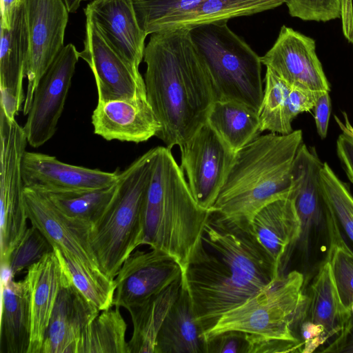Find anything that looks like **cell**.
Here are the masks:
<instances>
[{
  "mask_svg": "<svg viewBox=\"0 0 353 353\" xmlns=\"http://www.w3.org/2000/svg\"><path fill=\"white\" fill-rule=\"evenodd\" d=\"M350 312H351L352 315L353 316V303L350 307Z\"/></svg>",
  "mask_w": 353,
  "mask_h": 353,
  "instance_id": "47",
  "label": "cell"
},
{
  "mask_svg": "<svg viewBox=\"0 0 353 353\" xmlns=\"http://www.w3.org/2000/svg\"><path fill=\"white\" fill-rule=\"evenodd\" d=\"M54 250L45 235L36 227L28 228L10 256L8 270L12 276L41 260Z\"/></svg>",
  "mask_w": 353,
  "mask_h": 353,
  "instance_id": "36",
  "label": "cell"
},
{
  "mask_svg": "<svg viewBox=\"0 0 353 353\" xmlns=\"http://www.w3.org/2000/svg\"><path fill=\"white\" fill-rule=\"evenodd\" d=\"M181 285L182 276L161 292L128 309L133 324L129 353H154L157 335Z\"/></svg>",
  "mask_w": 353,
  "mask_h": 353,
  "instance_id": "27",
  "label": "cell"
},
{
  "mask_svg": "<svg viewBox=\"0 0 353 353\" xmlns=\"http://www.w3.org/2000/svg\"><path fill=\"white\" fill-rule=\"evenodd\" d=\"M182 279L204 335L223 314L264 288L245 254L224 248L214 250L201 236L188 257Z\"/></svg>",
  "mask_w": 353,
  "mask_h": 353,
  "instance_id": "4",
  "label": "cell"
},
{
  "mask_svg": "<svg viewBox=\"0 0 353 353\" xmlns=\"http://www.w3.org/2000/svg\"><path fill=\"white\" fill-rule=\"evenodd\" d=\"M205 0H132L141 28L147 34L175 30Z\"/></svg>",
  "mask_w": 353,
  "mask_h": 353,
  "instance_id": "33",
  "label": "cell"
},
{
  "mask_svg": "<svg viewBox=\"0 0 353 353\" xmlns=\"http://www.w3.org/2000/svg\"><path fill=\"white\" fill-rule=\"evenodd\" d=\"M329 92H322L314 107L316 131L322 139L327 137L331 114V100Z\"/></svg>",
  "mask_w": 353,
  "mask_h": 353,
  "instance_id": "40",
  "label": "cell"
},
{
  "mask_svg": "<svg viewBox=\"0 0 353 353\" xmlns=\"http://www.w3.org/2000/svg\"><path fill=\"white\" fill-rule=\"evenodd\" d=\"M60 264L72 283L99 311L113 306L114 279L88 267L67 252L54 248Z\"/></svg>",
  "mask_w": 353,
  "mask_h": 353,
  "instance_id": "30",
  "label": "cell"
},
{
  "mask_svg": "<svg viewBox=\"0 0 353 353\" xmlns=\"http://www.w3.org/2000/svg\"><path fill=\"white\" fill-rule=\"evenodd\" d=\"M30 54V37L26 5L20 0L10 26L1 28L0 107L12 117L23 110L26 100L23 81Z\"/></svg>",
  "mask_w": 353,
  "mask_h": 353,
  "instance_id": "17",
  "label": "cell"
},
{
  "mask_svg": "<svg viewBox=\"0 0 353 353\" xmlns=\"http://www.w3.org/2000/svg\"><path fill=\"white\" fill-rule=\"evenodd\" d=\"M67 9L70 13H75L79 8L81 0H63Z\"/></svg>",
  "mask_w": 353,
  "mask_h": 353,
  "instance_id": "46",
  "label": "cell"
},
{
  "mask_svg": "<svg viewBox=\"0 0 353 353\" xmlns=\"http://www.w3.org/2000/svg\"><path fill=\"white\" fill-rule=\"evenodd\" d=\"M154 353H206V340L183 281L157 335Z\"/></svg>",
  "mask_w": 353,
  "mask_h": 353,
  "instance_id": "25",
  "label": "cell"
},
{
  "mask_svg": "<svg viewBox=\"0 0 353 353\" xmlns=\"http://www.w3.org/2000/svg\"><path fill=\"white\" fill-rule=\"evenodd\" d=\"M290 85L316 91H330V85L316 52L315 41L292 28L282 26L273 46L261 57Z\"/></svg>",
  "mask_w": 353,
  "mask_h": 353,
  "instance_id": "14",
  "label": "cell"
},
{
  "mask_svg": "<svg viewBox=\"0 0 353 353\" xmlns=\"http://www.w3.org/2000/svg\"><path fill=\"white\" fill-rule=\"evenodd\" d=\"M323 165L314 147L303 143L300 145L292 170L290 195L301 222V231L298 243L303 249L308 245L312 230L325 221L327 206L321 184Z\"/></svg>",
  "mask_w": 353,
  "mask_h": 353,
  "instance_id": "21",
  "label": "cell"
},
{
  "mask_svg": "<svg viewBox=\"0 0 353 353\" xmlns=\"http://www.w3.org/2000/svg\"><path fill=\"white\" fill-rule=\"evenodd\" d=\"M220 21L190 29L217 100L235 101L259 112L263 95L261 57Z\"/></svg>",
  "mask_w": 353,
  "mask_h": 353,
  "instance_id": "6",
  "label": "cell"
},
{
  "mask_svg": "<svg viewBox=\"0 0 353 353\" xmlns=\"http://www.w3.org/2000/svg\"><path fill=\"white\" fill-rule=\"evenodd\" d=\"M182 273L176 260L165 252L137 250L124 261L116 276L113 305L128 310L139 305L165 290Z\"/></svg>",
  "mask_w": 353,
  "mask_h": 353,
  "instance_id": "13",
  "label": "cell"
},
{
  "mask_svg": "<svg viewBox=\"0 0 353 353\" xmlns=\"http://www.w3.org/2000/svg\"><path fill=\"white\" fill-rule=\"evenodd\" d=\"M206 123L235 153L261 132L258 112L235 101H215Z\"/></svg>",
  "mask_w": 353,
  "mask_h": 353,
  "instance_id": "28",
  "label": "cell"
},
{
  "mask_svg": "<svg viewBox=\"0 0 353 353\" xmlns=\"http://www.w3.org/2000/svg\"><path fill=\"white\" fill-rule=\"evenodd\" d=\"M179 147L180 167L194 199L202 208L212 210L236 153L207 123Z\"/></svg>",
  "mask_w": 353,
  "mask_h": 353,
  "instance_id": "9",
  "label": "cell"
},
{
  "mask_svg": "<svg viewBox=\"0 0 353 353\" xmlns=\"http://www.w3.org/2000/svg\"><path fill=\"white\" fill-rule=\"evenodd\" d=\"M336 154L348 179L353 183V139L341 134L336 140Z\"/></svg>",
  "mask_w": 353,
  "mask_h": 353,
  "instance_id": "41",
  "label": "cell"
},
{
  "mask_svg": "<svg viewBox=\"0 0 353 353\" xmlns=\"http://www.w3.org/2000/svg\"><path fill=\"white\" fill-rule=\"evenodd\" d=\"M119 170L112 172L70 165L46 154L25 151L21 174L26 188L43 193H68L101 189L114 184Z\"/></svg>",
  "mask_w": 353,
  "mask_h": 353,
  "instance_id": "15",
  "label": "cell"
},
{
  "mask_svg": "<svg viewBox=\"0 0 353 353\" xmlns=\"http://www.w3.org/2000/svg\"><path fill=\"white\" fill-rule=\"evenodd\" d=\"M19 0H1V28H8L14 10Z\"/></svg>",
  "mask_w": 353,
  "mask_h": 353,
  "instance_id": "44",
  "label": "cell"
},
{
  "mask_svg": "<svg viewBox=\"0 0 353 353\" xmlns=\"http://www.w3.org/2000/svg\"><path fill=\"white\" fill-rule=\"evenodd\" d=\"M63 270L54 250L28 268L31 336L28 353H40L46 331L61 285Z\"/></svg>",
  "mask_w": 353,
  "mask_h": 353,
  "instance_id": "22",
  "label": "cell"
},
{
  "mask_svg": "<svg viewBox=\"0 0 353 353\" xmlns=\"http://www.w3.org/2000/svg\"><path fill=\"white\" fill-rule=\"evenodd\" d=\"M303 139L301 130L288 134L270 132L239 150L212 210L250 223L265 205L289 196L292 166Z\"/></svg>",
  "mask_w": 353,
  "mask_h": 353,
  "instance_id": "2",
  "label": "cell"
},
{
  "mask_svg": "<svg viewBox=\"0 0 353 353\" xmlns=\"http://www.w3.org/2000/svg\"><path fill=\"white\" fill-rule=\"evenodd\" d=\"M155 148L119 172L112 201L90 228V243L99 269L114 279L124 261L145 237L144 203Z\"/></svg>",
  "mask_w": 353,
  "mask_h": 353,
  "instance_id": "5",
  "label": "cell"
},
{
  "mask_svg": "<svg viewBox=\"0 0 353 353\" xmlns=\"http://www.w3.org/2000/svg\"><path fill=\"white\" fill-rule=\"evenodd\" d=\"M143 61L147 99L161 125L156 137L171 150L206 123L216 94L190 29L151 34Z\"/></svg>",
  "mask_w": 353,
  "mask_h": 353,
  "instance_id": "1",
  "label": "cell"
},
{
  "mask_svg": "<svg viewBox=\"0 0 353 353\" xmlns=\"http://www.w3.org/2000/svg\"><path fill=\"white\" fill-rule=\"evenodd\" d=\"M24 199L32 225L45 235L54 248L67 252L83 264L100 270L90 243V225L67 216L46 194L36 190L25 187Z\"/></svg>",
  "mask_w": 353,
  "mask_h": 353,
  "instance_id": "16",
  "label": "cell"
},
{
  "mask_svg": "<svg viewBox=\"0 0 353 353\" xmlns=\"http://www.w3.org/2000/svg\"><path fill=\"white\" fill-rule=\"evenodd\" d=\"M79 57L94 74L98 102L145 98L144 79L107 41L97 24L85 17L83 48Z\"/></svg>",
  "mask_w": 353,
  "mask_h": 353,
  "instance_id": "12",
  "label": "cell"
},
{
  "mask_svg": "<svg viewBox=\"0 0 353 353\" xmlns=\"http://www.w3.org/2000/svg\"><path fill=\"white\" fill-rule=\"evenodd\" d=\"M325 223L328 236L325 260L330 263L341 301L350 311L353 303V251L342 238L339 224L328 208Z\"/></svg>",
  "mask_w": 353,
  "mask_h": 353,
  "instance_id": "32",
  "label": "cell"
},
{
  "mask_svg": "<svg viewBox=\"0 0 353 353\" xmlns=\"http://www.w3.org/2000/svg\"><path fill=\"white\" fill-rule=\"evenodd\" d=\"M252 232L280 268L287 251L301 235V222L291 195L262 208L250 223Z\"/></svg>",
  "mask_w": 353,
  "mask_h": 353,
  "instance_id": "23",
  "label": "cell"
},
{
  "mask_svg": "<svg viewBox=\"0 0 353 353\" xmlns=\"http://www.w3.org/2000/svg\"><path fill=\"white\" fill-rule=\"evenodd\" d=\"M79 58V52L68 43L40 79L23 126L31 147L43 145L55 134Z\"/></svg>",
  "mask_w": 353,
  "mask_h": 353,
  "instance_id": "10",
  "label": "cell"
},
{
  "mask_svg": "<svg viewBox=\"0 0 353 353\" xmlns=\"http://www.w3.org/2000/svg\"><path fill=\"white\" fill-rule=\"evenodd\" d=\"M98 314L83 329L76 353H129L127 324L119 307Z\"/></svg>",
  "mask_w": 353,
  "mask_h": 353,
  "instance_id": "29",
  "label": "cell"
},
{
  "mask_svg": "<svg viewBox=\"0 0 353 353\" xmlns=\"http://www.w3.org/2000/svg\"><path fill=\"white\" fill-rule=\"evenodd\" d=\"M323 91L291 85L288 95L290 114L292 120L297 115L314 109L316 102Z\"/></svg>",
  "mask_w": 353,
  "mask_h": 353,
  "instance_id": "39",
  "label": "cell"
},
{
  "mask_svg": "<svg viewBox=\"0 0 353 353\" xmlns=\"http://www.w3.org/2000/svg\"><path fill=\"white\" fill-rule=\"evenodd\" d=\"M340 17L343 33L345 39L353 43V6L352 0H341Z\"/></svg>",
  "mask_w": 353,
  "mask_h": 353,
  "instance_id": "43",
  "label": "cell"
},
{
  "mask_svg": "<svg viewBox=\"0 0 353 353\" xmlns=\"http://www.w3.org/2000/svg\"><path fill=\"white\" fill-rule=\"evenodd\" d=\"M323 352H353V316L344 329Z\"/></svg>",
  "mask_w": 353,
  "mask_h": 353,
  "instance_id": "42",
  "label": "cell"
},
{
  "mask_svg": "<svg viewBox=\"0 0 353 353\" xmlns=\"http://www.w3.org/2000/svg\"><path fill=\"white\" fill-rule=\"evenodd\" d=\"M351 316L341 301L330 263L325 260L310 285L301 319L321 329L326 342L344 329Z\"/></svg>",
  "mask_w": 353,
  "mask_h": 353,
  "instance_id": "26",
  "label": "cell"
},
{
  "mask_svg": "<svg viewBox=\"0 0 353 353\" xmlns=\"http://www.w3.org/2000/svg\"><path fill=\"white\" fill-rule=\"evenodd\" d=\"M118 186L117 181L114 184L101 189L44 194L63 213L92 226L99 219L112 201Z\"/></svg>",
  "mask_w": 353,
  "mask_h": 353,
  "instance_id": "34",
  "label": "cell"
},
{
  "mask_svg": "<svg viewBox=\"0 0 353 353\" xmlns=\"http://www.w3.org/2000/svg\"><path fill=\"white\" fill-rule=\"evenodd\" d=\"M20 1V0H19Z\"/></svg>",
  "mask_w": 353,
  "mask_h": 353,
  "instance_id": "49",
  "label": "cell"
},
{
  "mask_svg": "<svg viewBox=\"0 0 353 353\" xmlns=\"http://www.w3.org/2000/svg\"><path fill=\"white\" fill-rule=\"evenodd\" d=\"M323 196L330 211L353 243V195L327 162L321 173Z\"/></svg>",
  "mask_w": 353,
  "mask_h": 353,
  "instance_id": "35",
  "label": "cell"
},
{
  "mask_svg": "<svg viewBox=\"0 0 353 353\" xmlns=\"http://www.w3.org/2000/svg\"><path fill=\"white\" fill-rule=\"evenodd\" d=\"M99 312L74 286L63 270L61 288L40 353H76L83 329Z\"/></svg>",
  "mask_w": 353,
  "mask_h": 353,
  "instance_id": "18",
  "label": "cell"
},
{
  "mask_svg": "<svg viewBox=\"0 0 353 353\" xmlns=\"http://www.w3.org/2000/svg\"><path fill=\"white\" fill-rule=\"evenodd\" d=\"M28 144L23 128L0 108V259L8 269L11 252L27 230L21 161Z\"/></svg>",
  "mask_w": 353,
  "mask_h": 353,
  "instance_id": "8",
  "label": "cell"
},
{
  "mask_svg": "<svg viewBox=\"0 0 353 353\" xmlns=\"http://www.w3.org/2000/svg\"><path fill=\"white\" fill-rule=\"evenodd\" d=\"M265 87L258 112L261 132L288 134L293 130L288 95L291 85L270 68H266Z\"/></svg>",
  "mask_w": 353,
  "mask_h": 353,
  "instance_id": "31",
  "label": "cell"
},
{
  "mask_svg": "<svg viewBox=\"0 0 353 353\" xmlns=\"http://www.w3.org/2000/svg\"><path fill=\"white\" fill-rule=\"evenodd\" d=\"M288 12L303 21L327 22L340 18L341 0H287Z\"/></svg>",
  "mask_w": 353,
  "mask_h": 353,
  "instance_id": "37",
  "label": "cell"
},
{
  "mask_svg": "<svg viewBox=\"0 0 353 353\" xmlns=\"http://www.w3.org/2000/svg\"><path fill=\"white\" fill-rule=\"evenodd\" d=\"M249 333L228 330L206 340V353H251Z\"/></svg>",
  "mask_w": 353,
  "mask_h": 353,
  "instance_id": "38",
  "label": "cell"
},
{
  "mask_svg": "<svg viewBox=\"0 0 353 353\" xmlns=\"http://www.w3.org/2000/svg\"><path fill=\"white\" fill-rule=\"evenodd\" d=\"M84 12L97 24L112 48L139 70L148 34L138 23L132 0H93Z\"/></svg>",
  "mask_w": 353,
  "mask_h": 353,
  "instance_id": "20",
  "label": "cell"
},
{
  "mask_svg": "<svg viewBox=\"0 0 353 353\" xmlns=\"http://www.w3.org/2000/svg\"><path fill=\"white\" fill-rule=\"evenodd\" d=\"M30 37L23 113L27 115L40 79L65 46L68 10L63 0H23Z\"/></svg>",
  "mask_w": 353,
  "mask_h": 353,
  "instance_id": "11",
  "label": "cell"
},
{
  "mask_svg": "<svg viewBox=\"0 0 353 353\" xmlns=\"http://www.w3.org/2000/svg\"><path fill=\"white\" fill-rule=\"evenodd\" d=\"M303 283V274L296 270L281 275L223 314L205 333V340L225 331L239 330L266 339L299 343L302 347L295 329L306 304Z\"/></svg>",
  "mask_w": 353,
  "mask_h": 353,
  "instance_id": "7",
  "label": "cell"
},
{
  "mask_svg": "<svg viewBox=\"0 0 353 353\" xmlns=\"http://www.w3.org/2000/svg\"><path fill=\"white\" fill-rule=\"evenodd\" d=\"M91 121L94 134L107 141L145 142L161 128L147 97L97 102Z\"/></svg>",
  "mask_w": 353,
  "mask_h": 353,
  "instance_id": "19",
  "label": "cell"
},
{
  "mask_svg": "<svg viewBox=\"0 0 353 353\" xmlns=\"http://www.w3.org/2000/svg\"><path fill=\"white\" fill-rule=\"evenodd\" d=\"M210 210L202 208L194 199L171 150L155 147L144 203L143 245L170 254L183 271Z\"/></svg>",
  "mask_w": 353,
  "mask_h": 353,
  "instance_id": "3",
  "label": "cell"
},
{
  "mask_svg": "<svg viewBox=\"0 0 353 353\" xmlns=\"http://www.w3.org/2000/svg\"><path fill=\"white\" fill-rule=\"evenodd\" d=\"M1 281V353H28L31 336L30 294L26 278L15 281L8 270Z\"/></svg>",
  "mask_w": 353,
  "mask_h": 353,
  "instance_id": "24",
  "label": "cell"
},
{
  "mask_svg": "<svg viewBox=\"0 0 353 353\" xmlns=\"http://www.w3.org/2000/svg\"><path fill=\"white\" fill-rule=\"evenodd\" d=\"M343 120H341L337 116L334 115V120L338 124L339 128L342 131V133L346 134L353 139V126L352 125L348 116L346 112H343Z\"/></svg>",
  "mask_w": 353,
  "mask_h": 353,
  "instance_id": "45",
  "label": "cell"
},
{
  "mask_svg": "<svg viewBox=\"0 0 353 353\" xmlns=\"http://www.w3.org/2000/svg\"><path fill=\"white\" fill-rule=\"evenodd\" d=\"M82 1H93V0H81Z\"/></svg>",
  "mask_w": 353,
  "mask_h": 353,
  "instance_id": "48",
  "label": "cell"
}]
</instances>
